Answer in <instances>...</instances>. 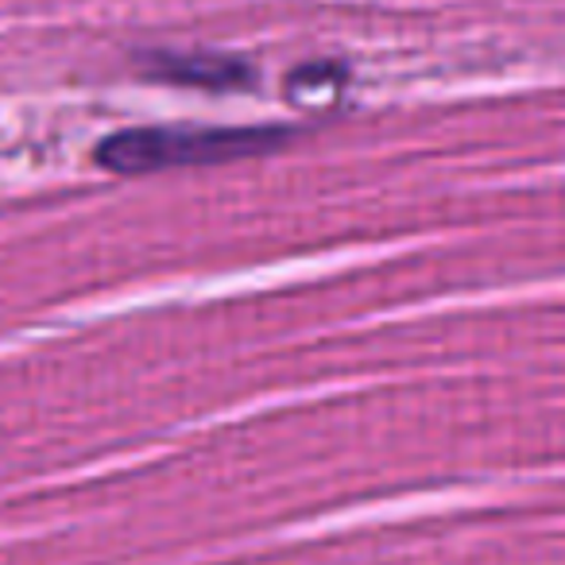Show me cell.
<instances>
[{
  "instance_id": "6da1fadb",
  "label": "cell",
  "mask_w": 565,
  "mask_h": 565,
  "mask_svg": "<svg viewBox=\"0 0 565 565\" xmlns=\"http://www.w3.org/2000/svg\"><path fill=\"white\" fill-rule=\"evenodd\" d=\"M295 132L279 125L264 128H125L97 143L94 159L113 174H151L171 167L233 163L248 156H271Z\"/></svg>"
},
{
  "instance_id": "7a4b0ae2",
  "label": "cell",
  "mask_w": 565,
  "mask_h": 565,
  "mask_svg": "<svg viewBox=\"0 0 565 565\" xmlns=\"http://www.w3.org/2000/svg\"><path fill=\"white\" fill-rule=\"evenodd\" d=\"M148 78L171 82L190 89H248L256 86V66L241 55H217V51H143L136 55Z\"/></svg>"
}]
</instances>
